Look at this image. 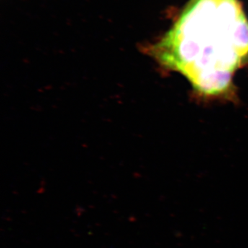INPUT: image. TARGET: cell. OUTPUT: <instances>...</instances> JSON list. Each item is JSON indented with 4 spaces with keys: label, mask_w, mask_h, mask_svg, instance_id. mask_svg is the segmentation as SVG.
Instances as JSON below:
<instances>
[{
    "label": "cell",
    "mask_w": 248,
    "mask_h": 248,
    "mask_svg": "<svg viewBox=\"0 0 248 248\" xmlns=\"http://www.w3.org/2000/svg\"><path fill=\"white\" fill-rule=\"evenodd\" d=\"M144 50L200 94L223 95L248 62V20L239 0H190L170 29Z\"/></svg>",
    "instance_id": "1"
}]
</instances>
